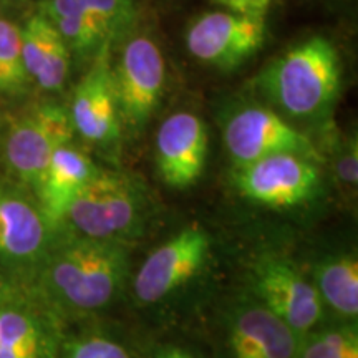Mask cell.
Returning a JSON list of instances; mask_svg holds the SVG:
<instances>
[{
    "label": "cell",
    "instance_id": "obj_1",
    "mask_svg": "<svg viewBox=\"0 0 358 358\" xmlns=\"http://www.w3.org/2000/svg\"><path fill=\"white\" fill-rule=\"evenodd\" d=\"M342 64L329 38L313 35L292 45L268 64L257 85L268 100L289 116L322 118L337 101Z\"/></svg>",
    "mask_w": 358,
    "mask_h": 358
},
{
    "label": "cell",
    "instance_id": "obj_2",
    "mask_svg": "<svg viewBox=\"0 0 358 358\" xmlns=\"http://www.w3.org/2000/svg\"><path fill=\"white\" fill-rule=\"evenodd\" d=\"M43 285L66 308L92 312L113 301L128 271V254L118 241L78 237L43 259Z\"/></svg>",
    "mask_w": 358,
    "mask_h": 358
},
{
    "label": "cell",
    "instance_id": "obj_3",
    "mask_svg": "<svg viewBox=\"0 0 358 358\" xmlns=\"http://www.w3.org/2000/svg\"><path fill=\"white\" fill-rule=\"evenodd\" d=\"M146 199L136 179L96 169L69 208L65 221L83 237L122 241L140 229Z\"/></svg>",
    "mask_w": 358,
    "mask_h": 358
},
{
    "label": "cell",
    "instance_id": "obj_4",
    "mask_svg": "<svg viewBox=\"0 0 358 358\" xmlns=\"http://www.w3.org/2000/svg\"><path fill=\"white\" fill-rule=\"evenodd\" d=\"M42 15L82 58L111 52L115 43L131 35L136 27V0H45Z\"/></svg>",
    "mask_w": 358,
    "mask_h": 358
},
{
    "label": "cell",
    "instance_id": "obj_5",
    "mask_svg": "<svg viewBox=\"0 0 358 358\" xmlns=\"http://www.w3.org/2000/svg\"><path fill=\"white\" fill-rule=\"evenodd\" d=\"M111 75L120 120L131 129L143 128L163 98L166 65L159 47L146 35H134L123 45Z\"/></svg>",
    "mask_w": 358,
    "mask_h": 358
},
{
    "label": "cell",
    "instance_id": "obj_6",
    "mask_svg": "<svg viewBox=\"0 0 358 358\" xmlns=\"http://www.w3.org/2000/svg\"><path fill=\"white\" fill-rule=\"evenodd\" d=\"M236 191L252 203L284 209L310 201L320 187L315 161L294 153H277L236 166Z\"/></svg>",
    "mask_w": 358,
    "mask_h": 358
},
{
    "label": "cell",
    "instance_id": "obj_7",
    "mask_svg": "<svg viewBox=\"0 0 358 358\" xmlns=\"http://www.w3.org/2000/svg\"><path fill=\"white\" fill-rule=\"evenodd\" d=\"M266 17L234 10L203 13L191 22L186 47L196 60L219 70H234L266 43Z\"/></svg>",
    "mask_w": 358,
    "mask_h": 358
},
{
    "label": "cell",
    "instance_id": "obj_8",
    "mask_svg": "<svg viewBox=\"0 0 358 358\" xmlns=\"http://www.w3.org/2000/svg\"><path fill=\"white\" fill-rule=\"evenodd\" d=\"M70 113L57 103H40L12 124L7 136L8 166L25 185H37L40 174L53 156L73 138Z\"/></svg>",
    "mask_w": 358,
    "mask_h": 358
},
{
    "label": "cell",
    "instance_id": "obj_9",
    "mask_svg": "<svg viewBox=\"0 0 358 358\" xmlns=\"http://www.w3.org/2000/svg\"><path fill=\"white\" fill-rule=\"evenodd\" d=\"M224 143L236 166L277 153H294L317 161L319 153L306 134L274 110L244 106L227 118Z\"/></svg>",
    "mask_w": 358,
    "mask_h": 358
},
{
    "label": "cell",
    "instance_id": "obj_10",
    "mask_svg": "<svg viewBox=\"0 0 358 358\" xmlns=\"http://www.w3.org/2000/svg\"><path fill=\"white\" fill-rule=\"evenodd\" d=\"M211 239L204 227L192 224L151 252L134 277L133 289L143 303L163 301L204 267Z\"/></svg>",
    "mask_w": 358,
    "mask_h": 358
},
{
    "label": "cell",
    "instance_id": "obj_11",
    "mask_svg": "<svg viewBox=\"0 0 358 358\" xmlns=\"http://www.w3.org/2000/svg\"><path fill=\"white\" fill-rule=\"evenodd\" d=\"M252 285L262 306L301 337L320 322L324 302L315 285L284 259L259 261L252 268Z\"/></svg>",
    "mask_w": 358,
    "mask_h": 358
},
{
    "label": "cell",
    "instance_id": "obj_12",
    "mask_svg": "<svg viewBox=\"0 0 358 358\" xmlns=\"http://www.w3.org/2000/svg\"><path fill=\"white\" fill-rule=\"evenodd\" d=\"M50 231L37 201L19 187L0 182V262L22 268L43 262Z\"/></svg>",
    "mask_w": 358,
    "mask_h": 358
},
{
    "label": "cell",
    "instance_id": "obj_13",
    "mask_svg": "<svg viewBox=\"0 0 358 358\" xmlns=\"http://www.w3.org/2000/svg\"><path fill=\"white\" fill-rule=\"evenodd\" d=\"M208 128L198 115L178 111L156 134V164L161 179L178 189L194 185L208 159Z\"/></svg>",
    "mask_w": 358,
    "mask_h": 358
},
{
    "label": "cell",
    "instance_id": "obj_14",
    "mask_svg": "<svg viewBox=\"0 0 358 358\" xmlns=\"http://www.w3.org/2000/svg\"><path fill=\"white\" fill-rule=\"evenodd\" d=\"M110 55L111 52H101L93 58L90 70L75 88L69 111L75 131L96 145H111L122 133Z\"/></svg>",
    "mask_w": 358,
    "mask_h": 358
},
{
    "label": "cell",
    "instance_id": "obj_15",
    "mask_svg": "<svg viewBox=\"0 0 358 358\" xmlns=\"http://www.w3.org/2000/svg\"><path fill=\"white\" fill-rule=\"evenodd\" d=\"M301 338L262 303L239 308L227 330L232 358H299Z\"/></svg>",
    "mask_w": 358,
    "mask_h": 358
},
{
    "label": "cell",
    "instance_id": "obj_16",
    "mask_svg": "<svg viewBox=\"0 0 358 358\" xmlns=\"http://www.w3.org/2000/svg\"><path fill=\"white\" fill-rule=\"evenodd\" d=\"M96 169L90 156L70 143L53 153L34 186L37 203L52 229L65 222L71 203Z\"/></svg>",
    "mask_w": 358,
    "mask_h": 358
},
{
    "label": "cell",
    "instance_id": "obj_17",
    "mask_svg": "<svg viewBox=\"0 0 358 358\" xmlns=\"http://www.w3.org/2000/svg\"><path fill=\"white\" fill-rule=\"evenodd\" d=\"M22 58L30 80L42 90L57 92L64 87L70 69V48L53 24L35 13L20 27Z\"/></svg>",
    "mask_w": 358,
    "mask_h": 358
},
{
    "label": "cell",
    "instance_id": "obj_18",
    "mask_svg": "<svg viewBox=\"0 0 358 358\" xmlns=\"http://www.w3.org/2000/svg\"><path fill=\"white\" fill-rule=\"evenodd\" d=\"M315 285L322 302L347 319L358 313V262L357 257H335L315 268Z\"/></svg>",
    "mask_w": 358,
    "mask_h": 358
},
{
    "label": "cell",
    "instance_id": "obj_19",
    "mask_svg": "<svg viewBox=\"0 0 358 358\" xmlns=\"http://www.w3.org/2000/svg\"><path fill=\"white\" fill-rule=\"evenodd\" d=\"M42 327L30 312L0 307V358H43Z\"/></svg>",
    "mask_w": 358,
    "mask_h": 358
},
{
    "label": "cell",
    "instance_id": "obj_20",
    "mask_svg": "<svg viewBox=\"0 0 358 358\" xmlns=\"http://www.w3.org/2000/svg\"><path fill=\"white\" fill-rule=\"evenodd\" d=\"M299 358H358L357 325H342L302 335Z\"/></svg>",
    "mask_w": 358,
    "mask_h": 358
},
{
    "label": "cell",
    "instance_id": "obj_21",
    "mask_svg": "<svg viewBox=\"0 0 358 358\" xmlns=\"http://www.w3.org/2000/svg\"><path fill=\"white\" fill-rule=\"evenodd\" d=\"M29 80L22 58L20 27L0 17V93H20Z\"/></svg>",
    "mask_w": 358,
    "mask_h": 358
},
{
    "label": "cell",
    "instance_id": "obj_22",
    "mask_svg": "<svg viewBox=\"0 0 358 358\" xmlns=\"http://www.w3.org/2000/svg\"><path fill=\"white\" fill-rule=\"evenodd\" d=\"M64 358H131L127 348L106 337H87L66 345Z\"/></svg>",
    "mask_w": 358,
    "mask_h": 358
},
{
    "label": "cell",
    "instance_id": "obj_23",
    "mask_svg": "<svg viewBox=\"0 0 358 358\" xmlns=\"http://www.w3.org/2000/svg\"><path fill=\"white\" fill-rule=\"evenodd\" d=\"M211 2L227 8V10L249 13V15L266 17L272 0H211Z\"/></svg>",
    "mask_w": 358,
    "mask_h": 358
},
{
    "label": "cell",
    "instance_id": "obj_24",
    "mask_svg": "<svg viewBox=\"0 0 358 358\" xmlns=\"http://www.w3.org/2000/svg\"><path fill=\"white\" fill-rule=\"evenodd\" d=\"M358 158H357V145L348 148L347 153L338 159V176L342 181H345L347 185H357V166H358Z\"/></svg>",
    "mask_w": 358,
    "mask_h": 358
},
{
    "label": "cell",
    "instance_id": "obj_25",
    "mask_svg": "<svg viewBox=\"0 0 358 358\" xmlns=\"http://www.w3.org/2000/svg\"><path fill=\"white\" fill-rule=\"evenodd\" d=\"M155 358H196V357L182 347L164 345L155 353Z\"/></svg>",
    "mask_w": 358,
    "mask_h": 358
}]
</instances>
